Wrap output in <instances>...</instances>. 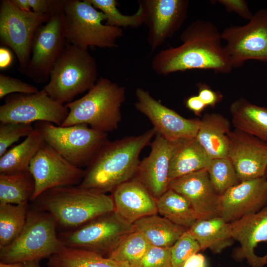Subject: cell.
I'll return each mask as SVG.
<instances>
[{"instance_id":"cell-1","label":"cell","mask_w":267,"mask_h":267,"mask_svg":"<svg viewBox=\"0 0 267 267\" xmlns=\"http://www.w3.org/2000/svg\"><path fill=\"white\" fill-rule=\"evenodd\" d=\"M181 44L162 50L153 57L151 67L157 75L190 70H212L229 73L233 67L224 47L221 33L212 22H192L181 33Z\"/></svg>"},{"instance_id":"cell-2","label":"cell","mask_w":267,"mask_h":267,"mask_svg":"<svg viewBox=\"0 0 267 267\" xmlns=\"http://www.w3.org/2000/svg\"><path fill=\"white\" fill-rule=\"evenodd\" d=\"M156 134L153 128L138 135L107 142L86 167L78 186L106 193L134 178L141 151Z\"/></svg>"},{"instance_id":"cell-3","label":"cell","mask_w":267,"mask_h":267,"mask_svg":"<svg viewBox=\"0 0 267 267\" xmlns=\"http://www.w3.org/2000/svg\"><path fill=\"white\" fill-rule=\"evenodd\" d=\"M33 201L49 213L57 225L72 229L115 210L111 196L78 185L49 189Z\"/></svg>"},{"instance_id":"cell-4","label":"cell","mask_w":267,"mask_h":267,"mask_svg":"<svg viewBox=\"0 0 267 267\" xmlns=\"http://www.w3.org/2000/svg\"><path fill=\"white\" fill-rule=\"evenodd\" d=\"M125 98L124 87L100 77L84 96L65 104L69 113L61 126L86 124L104 133L113 131L121 122Z\"/></svg>"},{"instance_id":"cell-5","label":"cell","mask_w":267,"mask_h":267,"mask_svg":"<svg viewBox=\"0 0 267 267\" xmlns=\"http://www.w3.org/2000/svg\"><path fill=\"white\" fill-rule=\"evenodd\" d=\"M57 222L48 213L29 209L25 224L17 238L0 248V262L22 263L49 258L64 247L56 232Z\"/></svg>"},{"instance_id":"cell-6","label":"cell","mask_w":267,"mask_h":267,"mask_svg":"<svg viewBox=\"0 0 267 267\" xmlns=\"http://www.w3.org/2000/svg\"><path fill=\"white\" fill-rule=\"evenodd\" d=\"M97 76L96 61L88 49L67 43L43 89L53 99L65 104L91 89Z\"/></svg>"},{"instance_id":"cell-7","label":"cell","mask_w":267,"mask_h":267,"mask_svg":"<svg viewBox=\"0 0 267 267\" xmlns=\"http://www.w3.org/2000/svg\"><path fill=\"white\" fill-rule=\"evenodd\" d=\"M63 13L66 41L80 48L116 47L123 35L122 28L103 24L105 15L89 0H66Z\"/></svg>"},{"instance_id":"cell-8","label":"cell","mask_w":267,"mask_h":267,"mask_svg":"<svg viewBox=\"0 0 267 267\" xmlns=\"http://www.w3.org/2000/svg\"><path fill=\"white\" fill-rule=\"evenodd\" d=\"M34 128L40 132L46 143L79 168L87 167L109 141L106 133L86 124L62 127L49 122H38Z\"/></svg>"},{"instance_id":"cell-9","label":"cell","mask_w":267,"mask_h":267,"mask_svg":"<svg viewBox=\"0 0 267 267\" xmlns=\"http://www.w3.org/2000/svg\"><path fill=\"white\" fill-rule=\"evenodd\" d=\"M135 230L133 224L113 211L60 233L58 237L65 247L102 255L109 254L127 235Z\"/></svg>"},{"instance_id":"cell-10","label":"cell","mask_w":267,"mask_h":267,"mask_svg":"<svg viewBox=\"0 0 267 267\" xmlns=\"http://www.w3.org/2000/svg\"><path fill=\"white\" fill-rule=\"evenodd\" d=\"M51 16L19 9L11 0L0 2V40L14 52L22 73L30 60L33 41L38 28Z\"/></svg>"},{"instance_id":"cell-11","label":"cell","mask_w":267,"mask_h":267,"mask_svg":"<svg viewBox=\"0 0 267 267\" xmlns=\"http://www.w3.org/2000/svg\"><path fill=\"white\" fill-rule=\"evenodd\" d=\"M221 35L233 68L248 60L267 62V9L258 10L245 25L224 29Z\"/></svg>"},{"instance_id":"cell-12","label":"cell","mask_w":267,"mask_h":267,"mask_svg":"<svg viewBox=\"0 0 267 267\" xmlns=\"http://www.w3.org/2000/svg\"><path fill=\"white\" fill-rule=\"evenodd\" d=\"M67 44L63 12L52 15L37 30L30 60L23 73L37 83L48 81Z\"/></svg>"},{"instance_id":"cell-13","label":"cell","mask_w":267,"mask_h":267,"mask_svg":"<svg viewBox=\"0 0 267 267\" xmlns=\"http://www.w3.org/2000/svg\"><path fill=\"white\" fill-rule=\"evenodd\" d=\"M68 113L65 104L53 99L43 89L32 94L6 96L0 106V121L25 124L46 122L61 126Z\"/></svg>"},{"instance_id":"cell-14","label":"cell","mask_w":267,"mask_h":267,"mask_svg":"<svg viewBox=\"0 0 267 267\" xmlns=\"http://www.w3.org/2000/svg\"><path fill=\"white\" fill-rule=\"evenodd\" d=\"M29 171L35 183L30 201L51 188L79 185L85 174V170L72 164L44 141L32 159Z\"/></svg>"},{"instance_id":"cell-15","label":"cell","mask_w":267,"mask_h":267,"mask_svg":"<svg viewBox=\"0 0 267 267\" xmlns=\"http://www.w3.org/2000/svg\"><path fill=\"white\" fill-rule=\"evenodd\" d=\"M136 110L146 116L156 133L171 141L196 138L200 120L185 118L155 99L147 90L137 88L135 91Z\"/></svg>"},{"instance_id":"cell-16","label":"cell","mask_w":267,"mask_h":267,"mask_svg":"<svg viewBox=\"0 0 267 267\" xmlns=\"http://www.w3.org/2000/svg\"><path fill=\"white\" fill-rule=\"evenodd\" d=\"M187 0H140L144 22L148 28L147 40L152 52L182 26L186 18Z\"/></svg>"},{"instance_id":"cell-17","label":"cell","mask_w":267,"mask_h":267,"mask_svg":"<svg viewBox=\"0 0 267 267\" xmlns=\"http://www.w3.org/2000/svg\"><path fill=\"white\" fill-rule=\"evenodd\" d=\"M227 157L231 161L240 181L266 176L267 142L236 129L228 133Z\"/></svg>"},{"instance_id":"cell-18","label":"cell","mask_w":267,"mask_h":267,"mask_svg":"<svg viewBox=\"0 0 267 267\" xmlns=\"http://www.w3.org/2000/svg\"><path fill=\"white\" fill-rule=\"evenodd\" d=\"M181 141H171L156 133L153 141L150 143V154L140 161L134 178L145 186L156 199L169 188L171 159Z\"/></svg>"},{"instance_id":"cell-19","label":"cell","mask_w":267,"mask_h":267,"mask_svg":"<svg viewBox=\"0 0 267 267\" xmlns=\"http://www.w3.org/2000/svg\"><path fill=\"white\" fill-rule=\"evenodd\" d=\"M267 205V177L241 181L220 196V216L228 223Z\"/></svg>"},{"instance_id":"cell-20","label":"cell","mask_w":267,"mask_h":267,"mask_svg":"<svg viewBox=\"0 0 267 267\" xmlns=\"http://www.w3.org/2000/svg\"><path fill=\"white\" fill-rule=\"evenodd\" d=\"M169 188L187 200L198 219L220 216V196L215 190L207 169L172 180Z\"/></svg>"},{"instance_id":"cell-21","label":"cell","mask_w":267,"mask_h":267,"mask_svg":"<svg viewBox=\"0 0 267 267\" xmlns=\"http://www.w3.org/2000/svg\"><path fill=\"white\" fill-rule=\"evenodd\" d=\"M230 224L232 237L240 244L233 253V258L236 261L246 260L251 267H264L267 265V255L259 256L255 249L260 243L267 242V205Z\"/></svg>"},{"instance_id":"cell-22","label":"cell","mask_w":267,"mask_h":267,"mask_svg":"<svg viewBox=\"0 0 267 267\" xmlns=\"http://www.w3.org/2000/svg\"><path fill=\"white\" fill-rule=\"evenodd\" d=\"M111 192L114 211L130 223L133 224L146 216L158 214L156 199L134 177L118 185Z\"/></svg>"},{"instance_id":"cell-23","label":"cell","mask_w":267,"mask_h":267,"mask_svg":"<svg viewBox=\"0 0 267 267\" xmlns=\"http://www.w3.org/2000/svg\"><path fill=\"white\" fill-rule=\"evenodd\" d=\"M230 131L226 118L220 113H207L200 120L196 138L212 159L226 157Z\"/></svg>"},{"instance_id":"cell-24","label":"cell","mask_w":267,"mask_h":267,"mask_svg":"<svg viewBox=\"0 0 267 267\" xmlns=\"http://www.w3.org/2000/svg\"><path fill=\"white\" fill-rule=\"evenodd\" d=\"M188 230L201 250L209 249L214 254L221 253L234 243L230 223L220 216L198 219Z\"/></svg>"},{"instance_id":"cell-25","label":"cell","mask_w":267,"mask_h":267,"mask_svg":"<svg viewBox=\"0 0 267 267\" xmlns=\"http://www.w3.org/2000/svg\"><path fill=\"white\" fill-rule=\"evenodd\" d=\"M232 123L237 130L267 142V108L245 98L233 101L229 108Z\"/></svg>"},{"instance_id":"cell-26","label":"cell","mask_w":267,"mask_h":267,"mask_svg":"<svg viewBox=\"0 0 267 267\" xmlns=\"http://www.w3.org/2000/svg\"><path fill=\"white\" fill-rule=\"evenodd\" d=\"M212 159L196 138L182 141L171 159L169 171L170 181L189 174L207 169Z\"/></svg>"},{"instance_id":"cell-27","label":"cell","mask_w":267,"mask_h":267,"mask_svg":"<svg viewBox=\"0 0 267 267\" xmlns=\"http://www.w3.org/2000/svg\"><path fill=\"white\" fill-rule=\"evenodd\" d=\"M133 224L151 246L163 248L172 247L187 230L157 214L143 217Z\"/></svg>"},{"instance_id":"cell-28","label":"cell","mask_w":267,"mask_h":267,"mask_svg":"<svg viewBox=\"0 0 267 267\" xmlns=\"http://www.w3.org/2000/svg\"><path fill=\"white\" fill-rule=\"evenodd\" d=\"M44 141L40 132L34 128L22 142L0 156V174L29 171L32 159Z\"/></svg>"},{"instance_id":"cell-29","label":"cell","mask_w":267,"mask_h":267,"mask_svg":"<svg viewBox=\"0 0 267 267\" xmlns=\"http://www.w3.org/2000/svg\"><path fill=\"white\" fill-rule=\"evenodd\" d=\"M48 259V267H132L93 252L65 246Z\"/></svg>"},{"instance_id":"cell-30","label":"cell","mask_w":267,"mask_h":267,"mask_svg":"<svg viewBox=\"0 0 267 267\" xmlns=\"http://www.w3.org/2000/svg\"><path fill=\"white\" fill-rule=\"evenodd\" d=\"M156 205L161 216L186 229L198 219L187 200L171 188L156 199Z\"/></svg>"},{"instance_id":"cell-31","label":"cell","mask_w":267,"mask_h":267,"mask_svg":"<svg viewBox=\"0 0 267 267\" xmlns=\"http://www.w3.org/2000/svg\"><path fill=\"white\" fill-rule=\"evenodd\" d=\"M35 189V180L29 170L11 174H0V204L28 203Z\"/></svg>"},{"instance_id":"cell-32","label":"cell","mask_w":267,"mask_h":267,"mask_svg":"<svg viewBox=\"0 0 267 267\" xmlns=\"http://www.w3.org/2000/svg\"><path fill=\"white\" fill-rule=\"evenodd\" d=\"M29 210L28 203L0 204V248L10 244L20 233Z\"/></svg>"},{"instance_id":"cell-33","label":"cell","mask_w":267,"mask_h":267,"mask_svg":"<svg viewBox=\"0 0 267 267\" xmlns=\"http://www.w3.org/2000/svg\"><path fill=\"white\" fill-rule=\"evenodd\" d=\"M151 246L141 233L135 230L121 241L108 258L132 267L141 259Z\"/></svg>"},{"instance_id":"cell-34","label":"cell","mask_w":267,"mask_h":267,"mask_svg":"<svg viewBox=\"0 0 267 267\" xmlns=\"http://www.w3.org/2000/svg\"><path fill=\"white\" fill-rule=\"evenodd\" d=\"M94 7L103 12L106 16V25L122 28H138L144 24V15L139 5L137 11L131 15H124L117 7L116 0H89Z\"/></svg>"},{"instance_id":"cell-35","label":"cell","mask_w":267,"mask_h":267,"mask_svg":"<svg viewBox=\"0 0 267 267\" xmlns=\"http://www.w3.org/2000/svg\"><path fill=\"white\" fill-rule=\"evenodd\" d=\"M207 170L212 184L220 196L240 182L228 157L212 159Z\"/></svg>"},{"instance_id":"cell-36","label":"cell","mask_w":267,"mask_h":267,"mask_svg":"<svg viewBox=\"0 0 267 267\" xmlns=\"http://www.w3.org/2000/svg\"><path fill=\"white\" fill-rule=\"evenodd\" d=\"M173 267H182L192 255L201 250L198 242L187 229L171 247Z\"/></svg>"},{"instance_id":"cell-37","label":"cell","mask_w":267,"mask_h":267,"mask_svg":"<svg viewBox=\"0 0 267 267\" xmlns=\"http://www.w3.org/2000/svg\"><path fill=\"white\" fill-rule=\"evenodd\" d=\"M32 124L1 123L0 124V156L14 142L27 137L34 130Z\"/></svg>"},{"instance_id":"cell-38","label":"cell","mask_w":267,"mask_h":267,"mask_svg":"<svg viewBox=\"0 0 267 267\" xmlns=\"http://www.w3.org/2000/svg\"><path fill=\"white\" fill-rule=\"evenodd\" d=\"M132 267H173L171 248L151 246L141 259Z\"/></svg>"},{"instance_id":"cell-39","label":"cell","mask_w":267,"mask_h":267,"mask_svg":"<svg viewBox=\"0 0 267 267\" xmlns=\"http://www.w3.org/2000/svg\"><path fill=\"white\" fill-rule=\"evenodd\" d=\"M39 91L34 86L18 79L0 74V99L13 93L32 94Z\"/></svg>"},{"instance_id":"cell-40","label":"cell","mask_w":267,"mask_h":267,"mask_svg":"<svg viewBox=\"0 0 267 267\" xmlns=\"http://www.w3.org/2000/svg\"><path fill=\"white\" fill-rule=\"evenodd\" d=\"M66 0H29L33 11L50 16L64 11Z\"/></svg>"},{"instance_id":"cell-41","label":"cell","mask_w":267,"mask_h":267,"mask_svg":"<svg viewBox=\"0 0 267 267\" xmlns=\"http://www.w3.org/2000/svg\"><path fill=\"white\" fill-rule=\"evenodd\" d=\"M230 12H234L242 18L250 20L253 14L245 0H219L217 1Z\"/></svg>"},{"instance_id":"cell-42","label":"cell","mask_w":267,"mask_h":267,"mask_svg":"<svg viewBox=\"0 0 267 267\" xmlns=\"http://www.w3.org/2000/svg\"><path fill=\"white\" fill-rule=\"evenodd\" d=\"M198 87L199 89L198 96L206 106L214 107L221 101L222 97L221 93L213 90L204 84H200Z\"/></svg>"},{"instance_id":"cell-43","label":"cell","mask_w":267,"mask_h":267,"mask_svg":"<svg viewBox=\"0 0 267 267\" xmlns=\"http://www.w3.org/2000/svg\"><path fill=\"white\" fill-rule=\"evenodd\" d=\"M185 106L197 116H200L206 107L198 95L188 97L185 101Z\"/></svg>"},{"instance_id":"cell-44","label":"cell","mask_w":267,"mask_h":267,"mask_svg":"<svg viewBox=\"0 0 267 267\" xmlns=\"http://www.w3.org/2000/svg\"><path fill=\"white\" fill-rule=\"evenodd\" d=\"M182 267H209L207 259L201 253H197L191 256Z\"/></svg>"},{"instance_id":"cell-45","label":"cell","mask_w":267,"mask_h":267,"mask_svg":"<svg viewBox=\"0 0 267 267\" xmlns=\"http://www.w3.org/2000/svg\"><path fill=\"white\" fill-rule=\"evenodd\" d=\"M12 62L11 51L4 46L0 47V69L4 70L10 66Z\"/></svg>"},{"instance_id":"cell-46","label":"cell","mask_w":267,"mask_h":267,"mask_svg":"<svg viewBox=\"0 0 267 267\" xmlns=\"http://www.w3.org/2000/svg\"><path fill=\"white\" fill-rule=\"evenodd\" d=\"M12 2L19 9L25 11H31L29 0H11Z\"/></svg>"},{"instance_id":"cell-47","label":"cell","mask_w":267,"mask_h":267,"mask_svg":"<svg viewBox=\"0 0 267 267\" xmlns=\"http://www.w3.org/2000/svg\"><path fill=\"white\" fill-rule=\"evenodd\" d=\"M0 267H25L24 264L22 263H4L0 262Z\"/></svg>"},{"instance_id":"cell-48","label":"cell","mask_w":267,"mask_h":267,"mask_svg":"<svg viewBox=\"0 0 267 267\" xmlns=\"http://www.w3.org/2000/svg\"><path fill=\"white\" fill-rule=\"evenodd\" d=\"M25 267H40L39 261H34L25 263Z\"/></svg>"},{"instance_id":"cell-49","label":"cell","mask_w":267,"mask_h":267,"mask_svg":"<svg viewBox=\"0 0 267 267\" xmlns=\"http://www.w3.org/2000/svg\"><path fill=\"white\" fill-rule=\"evenodd\" d=\"M246 267L241 266V267Z\"/></svg>"},{"instance_id":"cell-50","label":"cell","mask_w":267,"mask_h":267,"mask_svg":"<svg viewBox=\"0 0 267 267\" xmlns=\"http://www.w3.org/2000/svg\"></svg>"},{"instance_id":"cell-51","label":"cell","mask_w":267,"mask_h":267,"mask_svg":"<svg viewBox=\"0 0 267 267\" xmlns=\"http://www.w3.org/2000/svg\"></svg>"}]
</instances>
